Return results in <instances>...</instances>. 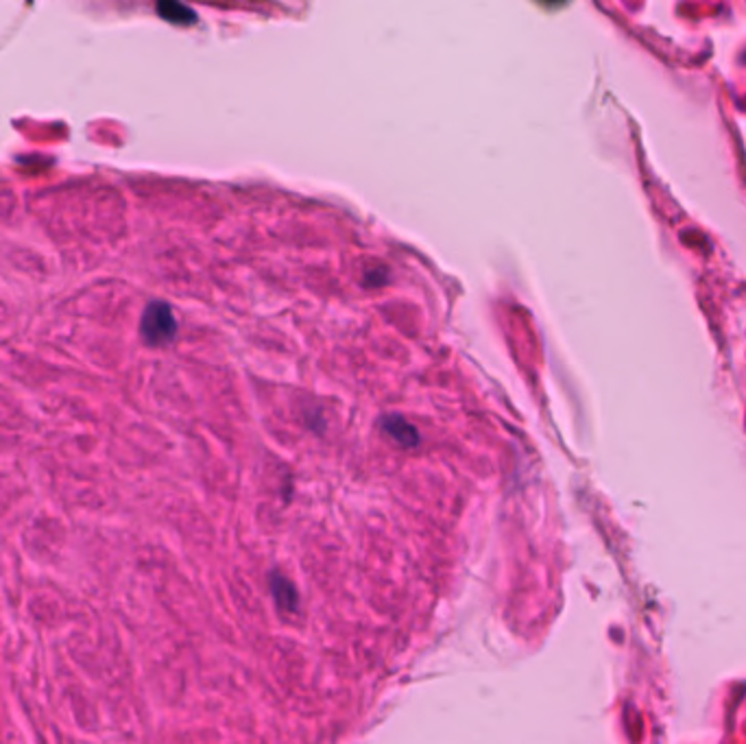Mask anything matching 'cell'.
Wrapping results in <instances>:
<instances>
[{"mask_svg": "<svg viewBox=\"0 0 746 744\" xmlns=\"http://www.w3.org/2000/svg\"><path fill=\"white\" fill-rule=\"evenodd\" d=\"M177 335V319L168 303L153 302L144 310L143 317V336L151 345H166Z\"/></svg>", "mask_w": 746, "mask_h": 744, "instance_id": "obj_1", "label": "cell"}, {"mask_svg": "<svg viewBox=\"0 0 746 744\" xmlns=\"http://www.w3.org/2000/svg\"><path fill=\"white\" fill-rule=\"evenodd\" d=\"M384 428H387L389 434H391L393 439H398L399 443H404V445L417 443V433H414L413 426L404 422V419H399V417L384 419Z\"/></svg>", "mask_w": 746, "mask_h": 744, "instance_id": "obj_2", "label": "cell"}, {"mask_svg": "<svg viewBox=\"0 0 746 744\" xmlns=\"http://www.w3.org/2000/svg\"><path fill=\"white\" fill-rule=\"evenodd\" d=\"M158 12L162 13L164 18H168V21H175V22H182V18H179V13L186 18H194L193 12H188L186 7H182V4H160Z\"/></svg>", "mask_w": 746, "mask_h": 744, "instance_id": "obj_3", "label": "cell"}]
</instances>
